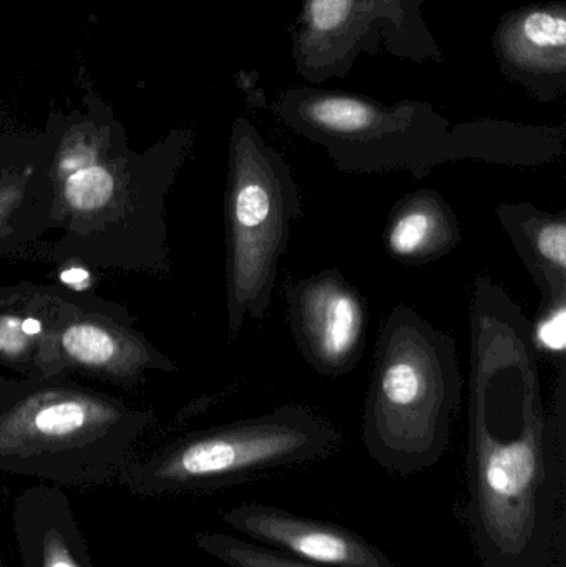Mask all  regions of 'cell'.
<instances>
[{"label":"cell","mask_w":566,"mask_h":567,"mask_svg":"<svg viewBox=\"0 0 566 567\" xmlns=\"http://www.w3.org/2000/svg\"><path fill=\"white\" fill-rule=\"evenodd\" d=\"M193 132L173 130L135 152L112 113L89 106L60 122L53 152L50 259L102 271H172L166 198L193 148Z\"/></svg>","instance_id":"cell-1"},{"label":"cell","mask_w":566,"mask_h":567,"mask_svg":"<svg viewBox=\"0 0 566 567\" xmlns=\"http://www.w3.org/2000/svg\"><path fill=\"white\" fill-rule=\"evenodd\" d=\"M462 392L454 337L395 306L375 342L366 396L362 440L371 458L399 476L441 462Z\"/></svg>","instance_id":"cell-2"},{"label":"cell","mask_w":566,"mask_h":567,"mask_svg":"<svg viewBox=\"0 0 566 567\" xmlns=\"http://www.w3.org/2000/svg\"><path fill=\"white\" fill-rule=\"evenodd\" d=\"M155 415L69 373L30 380L0 412V472L49 485L116 482Z\"/></svg>","instance_id":"cell-3"},{"label":"cell","mask_w":566,"mask_h":567,"mask_svg":"<svg viewBox=\"0 0 566 567\" xmlns=\"http://www.w3.org/2000/svg\"><path fill=\"white\" fill-rule=\"evenodd\" d=\"M341 442V433L328 419L309 406L289 403L133 455L116 483L136 496L215 492L275 470L321 462L338 452Z\"/></svg>","instance_id":"cell-4"},{"label":"cell","mask_w":566,"mask_h":567,"mask_svg":"<svg viewBox=\"0 0 566 567\" xmlns=\"http://www.w3.org/2000/svg\"><path fill=\"white\" fill-rule=\"evenodd\" d=\"M301 216V189L291 165L239 116L229 135L225 189L229 339H236L246 320L268 313L292 225Z\"/></svg>","instance_id":"cell-5"},{"label":"cell","mask_w":566,"mask_h":567,"mask_svg":"<svg viewBox=\"0 0 566 567\" xmlns=\"http://www.w3.org/2000/svg\"><path fill=\"white\" fill-rule=\"evenodd\" d=\"M276 115L292 132L322 146L344 173L409 169L421 178L449 163L452 125L424 102L384 105L336 90H286Z\"/></svg>","instance_id":"cell-6"},{"label":"cell","mask_w":566,"mask_h":567,"mask_svg":"<svg viewBox=\"0 0 566 567\" xmlns=\"http://www.w3.org/2000/svg\"><path fill=\"white\" fill-rule=\"evenodd\" d=\"M424 0H305L292 29L296 70L308 82L348 75L364 53L442 62L422 17Z\"/></svg>","instance_id":"cell-7"},{"label":"cell","mask_w":566,"mask_h":567,"mask_svg":"<svg viewBox=\"0 0 566 567\" xmlns=\"http://www.w3.org/2000/svg\"><path fill=\"white\" fill-rule=\"evenodd\" d=\"M56 370L136 390L153 373H175L169 359L136 329L128 310L112 300L80 292L73 316L60 327L53 343Z\"/></svg>","instance_id":"cell-8"},{"label":"cell","mask_w":566,"mask_h":567,"mask_svg":"<svg viewBox=\"0 0 566 567\" xmlns=\"http://www.w3.org/2000/svg\"><path fill=\"white\" fill-rule=\"evenodd\" d=\"M292 339L305 362L328 379L358 369L366 349L369 310L361 290L339 269H325L286 290Z\"/></svg>","instance_id":"cell-9"},{"label":"cell","mask_w":566,"mask_h":567,"mask_svg":"<svg viewBox=\"0 0 566 567\" xmlns=\"http://www.w3.org/2000/svg\"><path fill=\"white\" fill-rule=\"evenodd\" d=\"M59 128L0 136V258L23 255L55 228L50 169Z\"/></svg>","instance_id":"cell-10"},{"label":"cell","mask_w":566,"mask_h":567,"mask_svg":"<svg viewBox=\"0 0 566 567\" xmlns=\"http://www.w3.org/2000/svg\"><path fill=\"white\" fill-rule=\"evenodd\" d=\"M223 523L249 542L309 565L325 567H398L388 555L354 532L332 523L295 515L276 506L246 503L226 509Z\"/></svg>","instance_id":"cell-11"},{"label":"cell","mask_w":566,"mask_h":567,"mask_svg":"<svg viewBox=\"0 0 566 567\" xmlns=\"http://www.w3.org/2000/svg\"><path fill=\"white\" fill-rule=\"evenodd\" d=\"M79 297L59 284H0V367L20 379L62 375L53 343Z\"/></svg>","instance_id":"cell-12"},{"label":"cell","mask_w":566,"mask_h":567,"mask_svg":"<svg viewBox=\"0 0 566 567\" xmlns=\"http://www.w3.org/2000/svg\"><path fill=\"white\" fill-rule=\"evenodd\" d=\"M498 63L508 79L541 102L566 90L565 3L548 2L508 13L494 39Z\"/></svg>","instance_id":"cell-13"},{"label":"cell","mask_w":566,"mask_h":567,"mask_svg":"<svg viewBox=\"0 0 566 567\" xmlns=\"http://www.w3.org/2000/svg\"><path fill=\"white\" fill-rule=\"evenodd\" d=\"M22 567H95L69 496L60 486L23 489L12 508Z\"/></svg>","instance_id":"cell-14"},{"label":"cell","mask_w":566,"mask_h":567,"mask_svg":"<svg viewBox=\"0 0 566 567\" xmlns=\"http://www.w3.org/2000/svg\"><path fill=\"white\" fill-rule=\"evenodd\" d=\"M461 243L457 215L435 189L409 193L389 213L384 228L385 251L401 265H431L451 255Z\"/></svg>","instance_id":"cell-15"},{"label":"cell","mask_w":566,"mask_h":567,"mask_svg":"<svg viewBox=\"0 0 566 567\" xmlns=\"http://www.w3.org/2000/svg\"><path fill=\"white\" fill-rule=\"evenodd\" d=\"M565 153V130L560 126L518 125L501 120H477L452 126L449 163L475 162L491 165H548Z\"/></svg>","instance_id":"cell-16"},{"label":"cell","mask_w":566,"mask_h":567,"mask_svg":"<svg viewBox=\"0 0 566 567\" xmlns=\"http://www.w3.org/2000/svg\"><path fill=\"white\" fill-rule=\"evenodd\" d=\"M495 213L542 299L566 293V212H542L532 203H504Z\"/></svg>","instance_id":"cell-17"},{"label":"cell","mask_w":566,"mask_h":567,"mask_svg":"<svg viewBox=\"0 0 566 567\" xmlns=\"http://www.w3.org/2000/svg\"><path fill=\"white\" fill-rule=\"evenodd\" d=\"M193 539L203 553L229 567H325L298 561L275 549L249 539L236 538L228 533L199 532Z\"/></svg>","instance_id":"cell-18"},{"label":"cell","mask_w":566,"mask_h":567,"mask_svg":"<svg viewBox=\"0 0 566 567\" xmlns=\"http://www.w3.org/2000/svg\"><path fill=\"white\" fill-rule=\"evenodd\" d=\"M531 340L537 355L548 362L565 365L566 359V293L542 299L537 316L531 320Z\"/></svg>","instance_id":"cell-19"},{"label":"cell","mask_w":566,"mask_h":567,"mask_svg":"<svg viewBox=\"0 0 566 567\" xmlns=\"http://www.w3.org/2000/svg\"><path fill=\"white\" fill-rule=\"evenodd\" d=\"M30 379L0 375V412L29 386Z\"/></svg>","instance_id":"cell-20"},{"label":"cell","mask_w":566,"mask_h":567,"mask_svg":"<svg viewBox=\"0 0 566 567\" xmlns=\"http://www.w3.org/2000/svg\"><path fill=\"white\" fill-rule=\"evenodd\" d=\"M0 567H6V565H3L2 558H0Z\"/></svg>","instance_id":"cell-21"}]
</instances>
